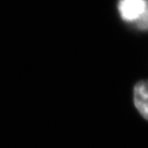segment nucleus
<instances>
[{"instance_id": "obj_1", "label": "nucleus", "mask_w": 148, "mask_h": 148, "mask_svg": "<svg viewBox=\"0 0 148 148\" xmlns=\"http://www.w3.org/2000/svg\"><path fill=\"white\" fill-rule=\"evenodd\" d=\"M147 7V0H120L119 12L123 20L132 22L138 21Z\"/></svg>"}, {"instance_id": "obj_2", "label": "nucleus", "mask_w": 148, "mask_h": 148, "mask_svg": "<svg viewBox=\"0 0 148 148\" xmlns=\"http://www.w3.org/2000/svg\"><path fill=\"white\" fill-rule=\"evenodd\" d=\"M134 105L141 115L148 120V80L138 82L133 90Z\"/></svg>"}, {"instance_id": "obj_3", "label": "nucleus", "mask_w": 148, "mask_h": 148, "mask_svg": "<svg viewBox=\"0 0 148 148\" xmlns=\"http://www.w3.org/2000/svg\"><path fill=\"white\" fill-rule=\"evenodd\" d=\"M138 27L142 30H148V0H147V7L141 17L136 21Z\"/></svg>"}]
</instances>
